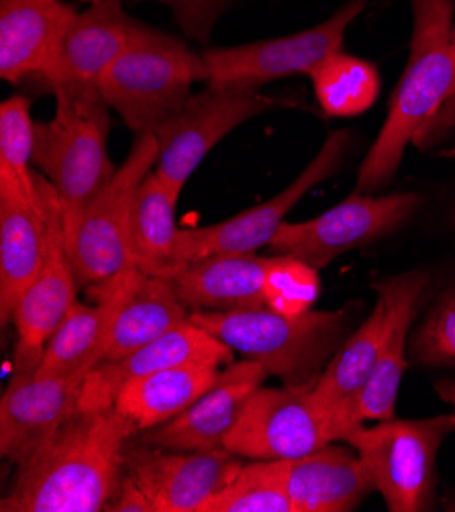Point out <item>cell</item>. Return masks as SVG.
Instances as JSON below:
<instances>
[{
    "label": "cell",
    "mask_w": 455,
    "mask_h": 512,
    "mask_svg": "<svg viewBox=\"0 0 455 512\" xmlns=\"http://www.w3.org/2000/svg\"><path fill=\"white\" fill-rule=\"evenodd\" d=\"M429 286V274L423 270L374 282L372 288L384 304V329L378 347L372 378L356 406V423L394 419L400 380L407 370L404 345Z\"/></svg>",
    "instance_id": "21"
},
{
    "label": "cell",
    "mask_w": 455,
    "mask_h": 512,
    "mask_svg": "<svg viewBox=\"0 0 455 512\" xmlns=\"http://www.w3.org/2000/svg\"><path fill=\"white\" fill-rule=\"evenodd\" d=\"M411 353L425 366H455V286L447 288L411 341Z\"/></svg>",
    "instance_id": "33"
},
{
    "label": "cell",
    "mask_w": 455,
    "mask_h": 512,
    "mask_svg": "<svg viewBox=\"0 0 455 512\" xmlns=\"http://www.w3.org/2000/svg\"><path fill=\"white\" fill-rule=\"evenodd\" d=\"M415 192L370 196L353 192L331 211L302 221L282 223L270 241L274 253L292 255L311 266L327 268L341 253L360 249L407 223L419 209Z\"/></svg>",
    "instance_id": "9"
},
{
    "label": "cell",
    "mask_w": 455,
    "mask_h": 512,
    "mask_svg": "<svg viewBox=\"0 0 455 512\" xmlns=\"http://www.w3.org/2000/svg\"><path fill=\"white\" fill-rule=\"evenodd\" d=\"M241 457L227 447L168 451L131 441L125 472L154 512H198L241 470Z\"/></svg>",
    "instance_id": "14"
},
{
    "label": "cell",
    "mask_w": 455,
    "mask_h": 512,
    "mask_svg": "<svg viewBox=\"0 0 455 512\" xmlns=\"http://www.w3.org/2000/svg\"><path fill=\"white\" fill-rule=\"evenodd\" d=\"M435 390H437L439 398L443 402L451 404L453 411H455V380H441V382L435 384Z\"/></svg>",
    "instance_id": "36"
},
{
    "label": "cell",
    "mask_w": 455,
    "mask_h": 512,
    "mask_svg": "<svg viewBox=\"0 0 455 512\" xmlns=\"http://www.w3.org/2000/svg\"><path fill=\"white\" fill-rule=\"evenodd\" d=\"M190 321L288 386L315 384L347 339L349 309L280 315L268 306L247 311H194Z\"/></svg>",
    "instance_id": "3"
},
{
    "label": "cell",
    "mask_w": 455,
    "mask_h": 512,
    "mask_svg": "<svg viewBox=\"0 0 455 512\" xmlns=\"http://www.w3.org/2000/svg\"><path fill=\"white\" fill-rule=\"evenodd\" d=\"M235 351L192 321L115 362H100L88 376L80 396L82 411L115 406L119 392L135 378L186 364L231 366Z\"/></svg>",
    "instance_id": "16"
},
{
    "label": "cell",
    "mask_w": 455,
    "mask_h": 512,
    "mask_svg": "<svg viewBox=\"0 0 455 512\" xmlns=\"http://www.w3.org/2000/svg\"><path fill=\"white\" fill-rule=\"evenodd\" d=\"M158 153L160 145L154 133L135 135L123 166L117 168L105 188L92 198L76 227L66 237L70 262L80 288H88L133 268V198L145 176L156 168Z\"/></svg>",
    "instance_id": "6"
},
{
    "label": "cell",
    "mask_w": 455,
    "mask_h": 512,
    "mask_svg": "<svg viewBox=\"0 0 455 512\" xmlns=\"http://www.w3.org/2000/svg\"><path fill=\"white\" fill-rule=\"evenodd\" d=\"M84 372L11 380L0 402V453L21 464L80 408Z\"/></svg>",
    "instance_id": "20"
},
{
    "label": "cell",
    "mask_w": 455,
    "mask_h": 512,
    "mask_svg": "<svg viewBox=\"0 0 455 512\" xmlns=\"http://www.w3.org/2000/svg\"><path fill=\"white\" fill-rule=\"evenodd\" d=\"M272 466L296 512H349L376 492L364 459L343 445L327 443Z\"/></svg>",
    "instance_id": "22"
},
{
    "label": "cell",
    "mask_w": 455,
    "mask_h": 512,
    "mask_svg": "<svg viewBox=\"0 0 455 512\" xmlns=\"http://www.w3.org/2000/svg\"><path fill=\"white\" fill-rule=\"evenodd\" d=\"M453 129H455V88L449 94V98L443 102V107L437 111V115L417 133L413 143L421 149H429L435 143L443 141Z\"/></svg>",
    "instance_id": "35"
},
{
    "label": "cell",
    "mask_w": 455,
    "mask_h": 512,
    "mask_svg": "<svg viewBox=\"0 0 455 512\" xmlns=\"http://www.w3.org/2000/svg\"><path fill=\"white\" fill-rule=\"evenodd\" d=\"M139 429L115 406L68 417L17 466L3 512H100L119 492Z\"/></svg>",
    "instance_id": "1"
},
{
    "label": "cell",
    "mask_w": 455,
    "mask_h": 512,
    "mask_svg": "<svg viewBox=\"0 0 455 512\" xmlns=\"http://www.w3.org/2000/svg\"><path fill=\"white\" fill-rule=\"evenodd\" d=\"M221 372L211 364H186L135 378L119 392L115 408L139 431L164 425L209 392Z\"/></svg>",
    "instance_id": "27"
},
{
    "label": "cell",
    "mask_w": 455,
    "mask_h": 512,
    "mask_svg": "<svg viewBox=\"0 0 455 512\" xmlns=\"http://www.w3.org/2000/svg\"><path fill=\"white\" fill-rule=\"evenodd\" d=\"M313 386H260L245 402L223 447L249 462H282L333 443L311 400Z\"/></svg>",
    "instance_id": "11"
},
{
    "label": "cell",
    "mask_w": 455,
    "mask_h": 512,
    "mask_svg": "<svg viewBox=\"0 0 455 512\" xmlns=\"http://www.w3.org/2000/svg\"><path fill=\"white\" fill-rule=\"evenodd\" d=\"M78 288L62 223L54 231L39 276L21 296L13 313L17 345L11 380L35 376L49 339L54 337L72 306L78 302Z\"/></svg>",
    "instance_id": "18"
},
{
    "label": "cell",
    "mask_w": 455,
    "mask_h": 512,
    "mask_svg": "<svg viewBox=\"0 0 455 512\" xmlns=\"http://www.w3.org/2000/svg\"><path fill=\"white\" fill-rule=\"evenodd\" d=\"M209 68L180 39L143 27L123 56L100 78L98 92L135 133H154L190 98L192 84L207 82Z\"/></svg>",
    "instance_id": "5"
},
{
    "label": "cell",
    "mask_w": 455,
    "mask_h": 512,
    "mask_svg": "<svg viewBox=\"0 0 455 512\" xmlns=\"http://www.w3.org/2000/svg\"><path fill=\"white\" fill-rule=\"evenodd\" d=\"M62 223L58 192L43 174L31 194L0 184V319L5 327L39 276L54 231Z\"/></svg>",
    "instance_id": "13"
},
{
    "label": "cell",
    "mask_w": 455,
    "mask_h": 512,
    "mask_svg": "<svg viewBox=\"0 0 455 512\" xmlns=\"http://www.w3.org/2000/svg\"><path fill=\"white\" fill-rule=\"evenodd\" d=\"M80 3H90V5H94V3H103V0H80Z\"/></svg>",
    "instance_id": "37"
},
{
    "label": "cell",
    "mask_w": 455,
    "mask_h": 512,
    "mask_svg": "<svg viewBox=\"0 0 455 512\" xmlns=\"http://www.w3.org/2000/svg\"><path fill=\"white\" fill-rule=\"evenodd\" d=\"M141 3V0H137ZM147 3L166 5L178 27L194 41H209L217 21L231 9L235 0H147Z\"/></svg>",
    "instance_id": "34"
},
{
    "label": "cell",
    "mask_w": 455,
    "mask_h": 512,
    "mask_svg": "<svg viewBox=\"0 0 455 512\" xmlns=\"http://www.w3.org/2000/svg\"><path fill=\"white\" fill-rule=\"evenodd\" d=\"M266 260L258 251L221 253L184 264L172 278L178 298L194 311L264 309Z\"/></svg>",
    "instance_id": "25"
},
{
    "label": "cell",
    "mask_w": 455,
    "mask_h": 512,
    "mask_svg": "<svg viewBox=\"0 0 455 512\" xmlns=\"http://www.w3.org/2000/svg\"><path fill=\"white\" fill-rule=\"evenodd\" d=\"M315 96L327 117H358L378 100V68L362 58L335 51L311 74Z\"/></svg>",
    "instance_id": "29"
},
{
    "label": "cell",
    "mask_w": 455,
    "mask_h": 512,
    "mask_svg": "<svg viewBox=\"0 0 455 512\" xmlns=\"http://www.w3.org/2000/svg\"><path fill=\"white\" fill-rule=\"evenodd\" d=\"M180 192L156 172L139 184L131 211L133 268L151 278L170 280L184 264L178 258L176 204Z\"/></svg>",
    "instance_id": "26"
},
{
    "label": "cell",
    "mask_w": 455,
    "mask_h": 512,
    "mask_svg": "<svg viewBox=\"0 0 455 512\" xmlns=\"http://www.w3.org/2000/svg\"><path fill=\"white\" fill-rule=\"evenodd\" d=\"M190 321L170 280L141 274L115 317L103 362H115Z\"/></svg>",
    "instance_id": "28"
},
{
    "label": "cell",
    "mask_w": 455,
    "mask_h": 512,
    "mask_svg": "<svg viewBox=\"0 0 455 512\" xmlns=\"http://www.w3.org/2000/svg\"><path fill=\"white\" fill-rule=\"evenodd\" d=\"M349 147L351 135L347 131H333L319 149L315 160L309 162L300 176L276 196L217 225L180 229V262L188 264L221 253H249L270 245L278 227L284 223V217L296 207V202L341 168Z\"/></svg>",
    "instance_id": "12"
},
{
    "label": "cell",
    "mask_w": 455,
    "mask_h": 512,
    "mask_svg": "<svg viewBox=\"0 0 455 512\" xmlns=\"http://www.w3.org/2000/svg\"><path fill=\"white\" fill-rule=\"evenodd\" d=\"M35 121L31 102L25 96H11L0 105V184L23 192L37 190L39 174L33 172Z\"/></svg>",
    "instance_id": "31"
},
{
    "label": "cell",
    "mask_w": 455,
    "mask_h": 512,
    "mask_svg": "<svg viewBox=\"0 0 455 512\" xmlns=\"http://www.w3.org/2000/svg\"><path fill=\"white\" fill-rule=\"evenodd\" d=\"M453 431L455 415L421 421L388 419L376 427H358L347 443L364 459L390 512H423L433 508L437 453Z\"/></svg>",
    "instance_id": "7"
},
{
    "label": "cell",
    "mask_w": 455,
    "mask_h": 512,
    "mask_svg": "<svg viewBox=\"0 0 455 512\" xmlns=\"http://www.w3.org/2000/svg\"><path fill=\"white\" fill-rule=\"evenodd\" d=\"M382 329L384 304L378 298L370 317L341 343L311 390V400L333 443L347 441L358 429L356 406L372 378Z\"/></svg>",
    "instance_id": "23"
},
{
    "label": "cell",
    "mask_w": 455,
    "mask_h": 512,
    "mask_svg": "<svg viewBox=\"0 0 455 512\" xmlns=\"http://www.w3.org/2000/svg\"><path fill=\"white\" fill-rule=\"evenodd\" d=\"M268 376V370L260 362L247 357L243 362H233L221 372L217 384L192 402L184 413L164 425L139 431V441L168 451L223 447L245 402Z\"/></svg>",
    "instance_id": "17"
},
{
    "label": "cell",
    "mask_w": 455,
    "mask_h": 512,
    "mask_svg": "<svg viewBox=\"0 0 455 512\" xmlns=\"http://www.w3.org/2000/svg\"><path fill=\"white\" fill-rule=\"evenodd\" d=\"M143 272L129 268L88 286L92 304L76 302L54 337L49 339L35 376L90 374L105 360L113 323Z\"/></svg>",
    "instance_id": "19"
},
{
    "label": "cell",
    "mask_w": 455,
    "mask_h": 512,
    "mask_svg": "<svg viewBox=\"0 0 455 512\" xmlns=\"http://www.w3.org/2000/svg\"><path fill=\"white\" fill-rule=\"evenodd\" d=\"M366 9V0H349L325 23L300 33L262 39L235 47L202 51L209 84L260 90L272 80L311 74L325 58L341 49L347 27Z\"/></svg>",
    "instance_id": "10"
},
{
    "label": "cell",
    "mask_w": 455,
    "mask_h": 512,
    "mask_svg": "<svg viewBox=\"0 0 455 512\" xmlns=\"http://www.w3.org/2000/svg\"><path fill=\"white\" fill-rule=\"evenodd\" d=\"M319 292L321 280L315 266L282 253L266 260L264 300L268 309L290 317L309 313Z\"/></svg>",
    "instance_id": "32"
},
{
    "label": "cell",
    "mask_w": 455,
    "mask_h": 512,
    "mask_svg": "<svg viewBox=\"0 0 455 512\" xmlns=\"http://www.w3.org/2000/svg\"><path fill=\"white\" fill-rule=\"evenodd\" d=\"M415 13L411 56L392 92L384 127L362 162L356 192L386 186L409 143L437 115L455 88V3L411 0Z\"/></svg>",
    "instance_id": "2"
},
{
    "label": "cell",
    "mask_w": 455,
    "mask_h": 512,
    "mask_svg": "<svg viewBox=\"0 0 455 512\" xmlns=\"http://www.w3.org/2000/svg\"><path fill=\"white\" fill-rule=\"evenodd\" d=\"M453 223H455V209H453Z\"/></svg>",
    "instance_id": "38"
},
{
    "label": "cell",
    "mask_w": 455,
    "mask_h": 512,
    "mask_svg": "<svg viewBox=\"0 0 455 512\" xmlns=\"http://www.w3.org/2000/svg\"><path fill=\"white\" fill-rule=\"evenodd\" d=\"M272 107H276L274 98L245 86L209 84L202 92L190 94L186 105L154 131L160 145L154 172L176 192H182L217 143Z\"/></svg>",
    "instance_id": "8"
},
{
    "label": "cell",
    "mask_w": 455,
    "mask_h": 512,
    "mask_svg": "<svg viewBox=\"0 0 455 512\" xmlns=\"http://www.w3.org/2000/svg\"><path fill=\"white\" fill-rule=\"evenodd\" d=\"M78 11L64 0H0V76L41 78Z\"/></svg>",
    "instance_id": "24"
},
{
    "label": "cell",
    "mask_w": 455,
    "mask_h": 512,
    "mask_svg": "<svg viewBox=\"0 0 455 512\" xmlns=\"http://www.w3.org/2000/svg\"><path fill=\"white\" fill-rule=\"evenodd\" d=\"M111 117L100 92L58 96L56 115L35 123L33 166L58 192L66 237L117 172L107 153Z\"/></svg>",
    "instance_id": "4"
},
{
    "label": "cell",
    "mask_w": 455,
    "mask_h": 512,
    "mask_svg": "<svg viewBox=\"0 0 455 512\" xmlns=\"http://www.w3.org/2000/svg\"><path fill=\"white\" fill-rule=\"evenodd\" d=\"M198 512H296L272 462H249Z\"/></svg>",
    "instance_id": "30"
},
{
    "label": "cell",
    "mask_w": 455,
    "mask_h": 512,
    "mask_svg": "<svg viewBox=\"0 0 455 512\" xmlns=\"http://www.w3.org/2000/svg\"><path fill=\"white\" fill-rule=\"evenodd\" d=\"M143 27L125 13L121 0L90 5L72 21L54 64L41 80L56 98L98 92L100 78L123 56Z\"/></svg>",
    "instance_id": "15"
}]
</instances>
